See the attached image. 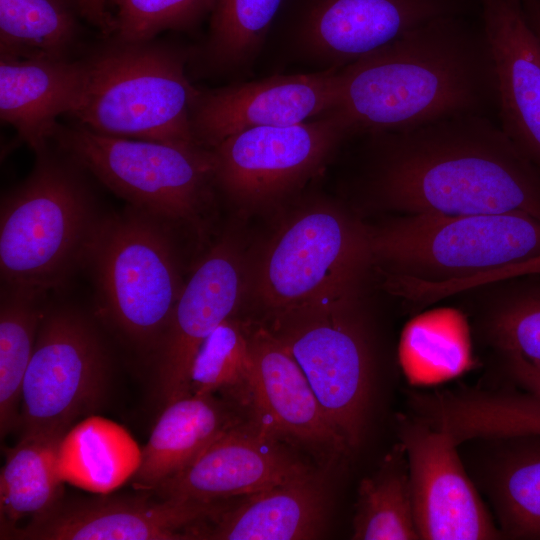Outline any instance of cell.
I'll return each instance as SVG.
<instances>
[{
  "label": "cell",
  "instance_id": "14",
  "mask_svg": "<svg viewBox=\"0 0 540 540\" xmlns=\"http://www.w3.org/2000/svg\"><path fill=\"white\" fill-rule=\"evenodd\" d=\"M103 496L63 499L42 516L1 539L187 540L205 539L222 502Z\"/></svg>",
  "mask_w": 540,
  "mask_h": 540
},
{
  "label": "cell",
  "instance_id": "29",
  "mask_svg": "<svg viewBox=\"0 0 540 540\" xmlns=\"http://www.w3.org/2000/svg\"><path fill=\"white\" fill-rule=\"evenodd\" d=\"M352 539H420L412 503L408 459L401 442L386 455L374 474L361 481Z\"/></svg>",
  "mask_w": 540,
  "mask_h": 540
},
{
  "label": "cell",
  "instance_id": "24",
  "mask_svg": "<svg viewBox=\"0 0 540 540\" xmlns=\"http://www.w3.org/2000/svg\"><path fill=\"white\" fill-rule=\"evenodd\" d=\"M141 449L119 424L90 416L70 428L58 449V470L64 482L107 494L132 479Z\"/></svg>",
  "mask_w": 540,
  "mask_h": 540
},
{
  "label": "cell",
  "instance_id": "26",
  "mask_svg": "<svg viewBox=\"0 0 540 540\" xmlns=\"http://www.w3.org/2000/svg\"><path fill=\"white\" fill-rule=\"evenodd\" d=\"M81 20L80 0H0V56L76 58Z\"/></svg>",
  "mask_w": 540,
  "mask_h": 540
},
{
  "label": "cell",
  "instance_id": "32",
  "mask_svg": "<svg viewBox=\"0 0 540 540\" xmlns=\"http://www.w3.org/2000/svg\"><path fill=\"white\" fill-rule=\"evenodd\" d=\"M215 0H107L114 8V33L124 42L155 39L165 31L191 33L208 21Z\"/></svg>",
  "mask_w": 540,
  "mask_h": 540
},
{
  "label": "cell",
  "instance_id": "5",
  "mask_svg": "<svg viewBox=\"0 0 540 540\" xmlns=\"http://www.w3.org/2000/svg\"><path fill=\"white\" fill-rule=\"evenodd\" d=\"M172 229L128 205L102 215L82 267L95 316L152 362L185 283Z\"/></svg>",
  "mask_w": 540,
  "mask_h": 540
},
{
  "label": "cell",
  "instance_id": "8",
  "mask_svg": "<svg viewBox=\"0 0 540 540\" xmlns=\"http://www.w3.org/2000/svg\"><path fill=\"white\" fill-rule=\"evenodd\" d=\"M52 142L128 206L200 230L216 189L210 149L109 136L78 123H59Z\"/></svg>",
  "mask_w": 540,
  "mask_h": 540
},
{
  "label": "cell",
  "instance_id": "33",
  "mask_svg": "<svg viewBox=\"0 0 540 540\" xmlns=\"http://www.w3.org/2000/svg\"><path fill=\"white\" fill-rule=\"evenodd\" d=\"M524 276H540V254L470 278L441 283L437 291L441 297L449 298L474 287Z\"/></svg>",
  "mask_w": 540,
  "mask_h": 540
},
{
  "label": "cell",
  "instance_id": "10",
  "mask_svg": "<svg viewBox=\"0 0 540 540\" xmlns=\"http://www.w3.org/2000/svg\"><path fill=\"white\" fill-rule=\"evenodd\" d=\"M111 360L95 321L79 308L48 304L22 388L20 437L65 435L104 401Z\"/></svg>",
  "mask_w": 540,
  "mask_h": 540
},
{
  "label": "cell",
  "instance_id": "19",
  "mask_svg": "<svg viewBox=\"0 0 540 540\" xmlns=\"http://www.w3.org/2000/svg\"><path fill=\"white\" fill-rule=\"evenodd\" d=\"M246 384L260 427L267 432L333 453L350 451L326 417L298 362L267 326L250 330Z\"/></svg>",
  "mask_w": 540,
  "mask_h": 540
},
{
  "label": "cell",
  "instance_id": "2",
  "mask_svg": "<svg viewBox=\"0 0 540 540\" xmlns=\"http://www.w3.org/2000/svg\"><path fill=\"white\" fill-rule=\"evenodd\" d=\"M495 71L482 26L459 14L425 22L338 71L329 112L351 135L418 127L486 114L495 107Z\"/></svg>",
  "mask_w": 540,
  "mask_h": 540
},
{
  "label": "cell",
  "instance_id": "31",
  "mask_svg": "<svg viewBox=\"0 0 540 540\" xmlns=\"http://www.w3.org/2000/svg\"><path fill=\"white\" fill-rule=\"evenodd\" d=\"M249 367L250 330L230 317L199 348L191 369V393L214 394L246 384Z\"/></svg>",
  "mask_w": 540,
  "mask_h": 540
},
{
  "label": "cell",
  "instance_id": "22",
  "mask_svg": "<svg viewBox=\"0 0 540 540\" xmlns=\"http://www.w3.org/2000/svg\"><path fill=\"white\" fill-rule=\"evenodd\" d=\"M233 423L213 394L191 393L164 405L141 449L140 465L132 477L134 486L154 490L189 466Z\"/></svg>",
  "mask_w": 540,
  "mask_h": 540
},
{
  "label": "cell",
  "instance_id": "30",
  "mask_svg": "<svg viewBox=\"0 0 540 540\" xmlns=\"http://www.w3.org/2000/svg\"><path fill=\"white\" fill-rule=\"evenodd\" d=\"M512 445L496 472L494 495L502 528L516 539H540V434L507 437Z\"/></svg>",
  "mask_w": 540,
  "mask_h": 540
},
{
  "label": "cell",
  "instance_id": "6",
  "mask_svg": "<svg viewBox=\"0 0 540 540\" xmlns=\"http://www.w3.org/2000/svg\"><path fill=\"white\" fill-rule=\"evenodd\" d=\"M373 270L368 224L329 201L294 211L247 268V296L268 320L335 296Z\"/></svg>",
  "mask_w": 540,
  "mask_h": 540
},
{
  "label": "cell",
  "instance_id": "18",
  "mask_svg": "<svg viewBox=\"0 0 540 540\" xmlns=\"http://www.w3.org/2000/svg\"><path fill=\"white\" fill-rule=\"evenodd\" d=\"M495 71L499 126L540 168V44L521 0H479Z\"/></svg>",
  "mask_w": 540,
  "mask_h": 540
},
{
  "label": "cell",
  "instance_id": "23",
  "mask_svg": "<svg viewBox=\"0 0 540 540\" xmlns=\"http://www.w3.org/2000/svg\"><path fill=\"white\" fill-rule=\"evenodd\" d=\"M284 0H215L203 42L189 68L200 76L248 72L260 56Z\"/></svg>",
  "mask_w": 540,
  "mask_h": 540
},
{
  "label": "cell",
  "instance_id": "16",
  "mask_svg": "<svg viewBox=\"0 0 540 540\" xmlns=\"http://www.w3.org/2000/svg\"><path fill=\"white\" fill-rule=\"evenodd\" d=\"M338 71L275 74L211 89L199 87L191 109L194 137L211 149L240 131L325 116L336 104Z\"/></svg>",
  "mask_w": 540,
  "mask_h": 540
},
{
  "label": "cell",
  "instance_id": "21",
  "mask_svg": "<svg viewBox=\"0 0 540 540\" xmlns=\"http://www.w3.org/2000/svg\"><path fill=\"white\" fill-rule=\"evenodd\" d=\"M325 506L324 489L307 473L224 507L209 526L206 539H315L324 527Z\"/></svg>",
  "mask_w": 540,
  "mask_h": 540
},
{
  "label": "cell",
  "instance_id": "28",
  "mask_svg": "<svg viewBox=\"0 0 540 540\" xmlns=\"http://www.w3.org/2000/svg\"><path fill=\"white\" fill-rule=\"evenodd\" d=\"M0 432L18 430L24 378L31 361L48 295L1 286Z\"/></svg>",
  "mask_w": 540,
  "mask_h": 540
},
{
  "label": "cell",
  "instance_id": "25",
  "mask_svg": "<svg viewBox=\"0 0 540 540\" xmlns=\"http://www.w3.org/2000/svg\"><path fill=\"white\" fill-rule=\"evenodd\" d=\"M64 435L20 437L8 450L0 473L1 538L25 518H37L62 499L64 481L58 449Z\"/></svg>",
  "mask_w": 540,
  "mask_h": 540
},
{
  "label": "cell",
  "instance_id": "1",
  "mask_svg": "<svg viewBox=\"0 0 540 540\" xmlns=\"http://www.w3.org/2000/svg\"><path fill=\"white\" fill-rule=\"evenodd\" d=\"M368 135L373 159L365 192L377 209L540 218V168L487 114Z\"/></svg>",
  "mask_w": 540,
  "mask_h": 540
},
{
  "label": "cell",
  "instance_id": "13",
  "mask_svg": "<svg viewBox=\"0 0 540 540\" xmlns=\"http://www.w3.org/2000/svg\"><path fill=\"white\" fill-rule=\"evenodd\" d=\"M247 268L237 237L227 231L185 280L153 359L163 405L191 394L194 358L206 338L242 305Z\"/></svg>",
  "mask_w": 540,
  "mask_h": 540
},
{
  "label": "cell",
  "instance_id": "12",
  "mask_svg": "<svg viewBox=\"0 0 540 540\" xmlns=\"http://www.w3.org/2000/svg\"><path fill=\"white\" fill-rule=\"evenodd\" d=\"M459 6L458 0H284L272 32L294 60L340 69L425 22L459 14Z\"/></svg>",
  "mask_w": 540,
  "mask_h": 540
},
{
  "label": "cell",
  "instance_id": "35",
  "mask_svg": "<svg viewBox=\"0 0 540 540\" xmlns=\"http://www.w3.org/2000/svg\"><path fill=\"white\" fill-rule=\"evenodd\" d=\"M83 19L99 30L102 38H110L115 29L113 14L108 10L107 0H80Z\"/></svg>",
  "mask_w": 540,
  "mask_h": 540
},
{
  "label": "cell",
  "instance_id": "3",
  "mask_svg": "<svg viewBox=\"0 0 540 540\" xmlns=\"http://www.w3.org/2000/svg\"><path fill=\"white\" fill-rule=\"evenodd\" d=\"M51 145L0 207L1 286L48 295L83 267L102 217L85 174Z\"/></svg>",
  "mask_w": 540,
  "mask_h": 540
},
{
  "label": "cell",
  "instance_id": "20",
  "mask_svg": "<svg viewBox=\"0 0 540 540\" xmlns=\"http://www.w3.org/2000/svg\"><path fill=\"white\" fill-rule=\"evenodd\" d=\"M87 58L18 59L0 56V118L36 154L52 143L60 115L77 107Z\"/></svg>",
  "mask_w": 540,
  "mask_h": 540
},
{
  "label": "cell",
  "instance_id": "17",
  "mask_svg": "<svg viewBox=\"0 0 540 540\" xmlns=\"http://www.w3.org/2000/svg\"><path fill=\"white\" fill-rule=\"evenodd\" d=\"M307 473L271 433L233 423L189 466L153 491L163 499L214 503L248 496Z\"/></svg>",
  "mask_w": 540,
  "mask_h": 540
},
{
  "label": "cell",
  "instance_id": "34",
  "mask_svg": "<svg viewBox=\"0 0 540 540\" xmlns=\"http://www.w3.org/2000/svg\"><path fill=\"white\" fill-rule=\"evenodd\" d=\"M503 366L512 380L529 395L540 400V363L508 351H499Z\"/></svg>",
  "mask_w": 540,
  "mask_h": 540
},
{
  "label": "cell",
  "instance_id": "9",
  "mask_svg": "<svg viewBox=\"0 0 540 540\" xmlns=\"http://www.w3.org/2000/svg\"><path fill=\"white\" fill-rule=\"evenodd\" d=\"M366 281L269 320L350 450L362 440L370 401L372 352L362 309Z\"/></svg>",
  "mask_w": 540,
  "mask_h": 540
},
{
  "label": "cell",
  "instance_id": "11",
  "mask_svg": "<svg viewBox=\"0 0 540 540\" xmlns=\"http://www.w3.org/2000/svg\"><path fill=\"white\" fill-rule=\"evenodd\" d=\"M351 136L332 113L240 131L210 149L215 187L243 211L271 206L301 188Z\"/></svg>",
  "mask_w": 540,
  "mask_h": 540
},
{
  "label": "cell",
  "instance_id": "7",
  "mask_svg": "<svg viewBox=\"0 0 540 540\" xmlns=\"http://www.w3.org/2000/svg\"><path fill=\"white\" fill-rule=\"evenodd\" d=\"M377 273L463 280L540 254V218L525 213L398 214L368 224Z\"/></svg>",
  "mask_w": 540,
  "mask_h": 540
},
{
  "label": "cell",
  "instance_id": "27",
  "mask_svg": "<svg viewBox=\"0 0 540 540\" xmlns=\"http://www.w3.org/2000/svg\"><path fill=\"white\" fill-rule=\"evenodd\" d=\"M457 295L472 302L489 344L540 363V281L530 276L512 278Z\"/></svg>",
  "mask_w": 540,
  "mask_h": 540
},
{
  "label": "cell",
  "instance_id": "36",
  "mask_svg": "<svg viewBox=\"0 0 540 540\" xmlns=\"http://www.w3.org/2000/svg\"><path fill=\"white\" fill-rule=\"evenodd\" d=\"M525 18L540 44V0H521Z\"/></svg>",
  "mask_w": 540,
  "mask_h": 540
},
{
  "label": "cell",
  "instance_id": "15",
  "mask_svg": "<svg viewBox=\"0 0 540 540\" xmlns=\"http://www.w3.org/2000/svg\"><path fill=\"white\" fill-rule=\"evenodd\" d=\"M400 435L420 539L498 538L500 533L464 470L454 436L420 418L404 420Z\"/></svg>",
  "mask_w": 540,
  "mask_h": 540
},
{
  "label": "cell",
  "instance_id": "4",
  "mask_svg": "<svg viewBox=\"0 0 540 540\" xmlns=\"http://www.w3.org/2000/svg\"><path fill=\"white\" fill-rule=\"evenodd\" d=\"M103 39L86 55V85L69 115L75 123L109 136L201 146L191 125L199 89L188 75L192 48Z\"/></svg>",
  "mask_w": 540,
  "mask_h": 540
}]
</instances>
